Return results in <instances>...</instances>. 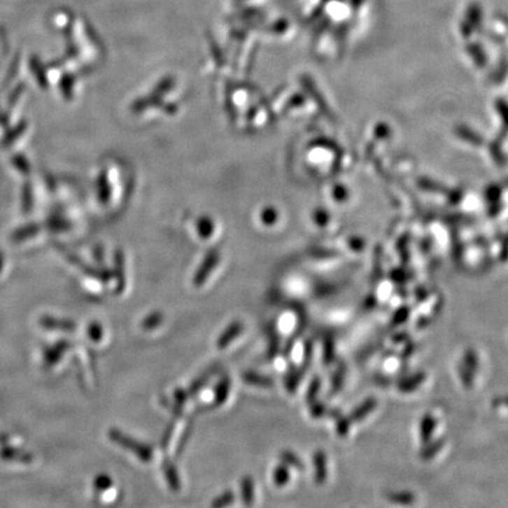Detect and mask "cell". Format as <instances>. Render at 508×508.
Instances as JSON below:
<instances>
[{"label": "cell", "mask_w": 508, "mask_h": 508, "mask_svg": "<svg viewBox=\"0 0 508 508\" xmlns=\"http://www.w3.org/2000/svg\"><path fill=\"white\" fill-rule=\"evenodd\" d=\"M409 316H411V307H409V305L400 306V307L394 312L392 318H390V325L394 326V327L400 326V325H402L404 323L407 321Z\"/></svg>", "instance_id": "obj_21"}, {"label": "cell", "mask_w": 508, "mask_h": 508, "mask_svg": "<svg viewBox=\"0 0 508 508\" xmlns=\"http://www.w3.org/2000/svg\"><path fill=\"white\" fill-rule=\"evenodd\" d=\"M345 374H346V366L341 365L339 366L334 374L332 376V386H331V394L339 393L340 390H343L344 383H345Z\"/></svg>", "instance_id": "obj_16"}, {"label": "cell", "mask_w": 508, "mask_h": 508, "mask_svg": "<svg viewBox=\"0 0 508 508\" xmlns=\"http://www.w3.org/2000/svg\"><path fill=\"white\" fill-rule=\"evenodd\" d=\"M416 343H413L411 340H407V341H406L405 348H404L402 352V359H407V358L411 357V355L416 352Z\"/></svg>", "instance_id": "obj_36"}, {"label": "cell", "mask_w": 508, "mask_h": 508, "mask_svg": "<svg viewBox=\"0 0 508 508\" xmlns=\"http://www.w3.org/2000/svg\"><path fill=\"white\" fill-rule=\"evenodd\" d=\"M425 380H426V373L420 371L400 380L397 387L402 393H412L425 383Z\"/></svg>", "instance_id": "obj_6"}, {"label": "cell", "mask_w": 508, "mask_h": 508, "mask_svg": "<svg viewBox=\"0 0 508 508\" xmlns=\"http://www.w3.org/2000/svg\"><path fill=\"white\" fill-rule=\"evenodd\" d=\"M309 405V413H311V416H313V418H321V416H327L328 409L324 402L314 400L313 402H311Z\"/></svg>", "instance_id": "obj_28"}, {"label": "cell", "mask_w": 508, "mask_h": 508, "mask_svg": "<svg viewBox=\"0 0 508 508\" xmlns=\"http://www.w3.org/2000/svg\"><path fill=\"white\" fill-rule=\"evenodd\" d=\"M89 334L93 341H99L103 337V327L98 323H93L90 325Z\"/></svg>", "instance_id": "obj_32"}, {"label": "cell", "mask_w": 508, "mask_h": 508, "mask_svg": "<svg viewBox=\"0 0 508 508\" xmlns=\"http://www.w3.org/2000/svg\"><path fill=\"white\" fill-rule=\"evenodd\" d=\"M409 338H411V337H409V333H407V332H397V333L392 337V341L395 344L406 343L407 340H409Z\"/></svg>", "instance_id": "obj_37"}, {"label": "cell", "mask_w": 508, "mask_h": 508, "mask_svg": "<svg viewBox=\"0 0 508 508\" xmlns=\"http://www.w3.org/2000/svg\"><path fill=\"white\" fill-rule=\"evenodd\" d=\"M174 400L179 405H184L185 402L190 399L188 398V390H184V388H177V390H174Z\"/></svg>", "instance_id": "obj_33"}, {"label": "cell", "mask_w": 508, "mask_h": 508, "mask_svg": "<svg viewBox=\"0 0 508 508\" xmlns=\"http://www.w3.org/2000/svg\"><path fill=\"white\" fill-rule=\"evenodd\" d=\"M335 420H337V423H335V432H337V435L340 438H345L350 433L352 421H351L348 416H343V414L339 416L338 419Z\"/></svg>", "instance_id": "obj_24"}, {"label": "cell", "mask_w": 508, "mask_h": 508, "mask_svg": "<svg viewBox=\"0 0 508 508\" xmlns=\"http://www.w3.org/2000/svg\"><path fill=\"white\" fill-rule=\"evenodd\" d=\"M463 364L471 369L472 372L477 374L479 371V358L478 354L475 352L472 347L465 351L464 355H463Z\"/></svg>", "instance_id": "obj_20"}, {"label": "cell", "mask_w": 508, "mask_h": 508, "mask_svg": "<svg viewBox=\"0 0 508 508\" xmlns=\"http://www.w3.org/2000/svg\"><path fill=\"white\" fill-rule=\"evenodd\" d=\"M162 470H164L166 481L169 484V486L171 487V490L174 491V492H179L181 488V478H179L177 467L174 466V463L169 460V459H164Z\"/></svg>", "instance_id": "obj_9"}, {"label": "cell", "mask_w": 508, "mask_h": 508, "mask_svg": "<svg viewBox=\"0 0 508 508\" xmlns=\"http://www.w3.org/2000/svg\"><path fill=\"white\" fill-rule=\"evenodd\" d=\"M321 385H323V380H321L320 376H314L313 379L311 380V383H309L307 392H306V402H307V404H311L314 400H317L318 394L321 390Z\"/></svg>", "instance_id": "obj_22"}, {"label": "cell", "mask_w": 508, "mask_h": 508, "mask_svg": "<svg viewBox=\"0 0 508 508\" xmlns=\"http://www.w3.org/2000/svg\"><path fill=\"white\" fill-rule=\"evenodd\" d=\"M280 348V337L276 333V330H273L272 333L269 334V358L276 357V353L279 352Z\"/></svg>", "instance_id": "obj_30"}, {"label": "cell", "mask_w": 508, "mask_h": 508, "mask_svg": "<svg viewBox=\"0 0 508 508\" xmlns=\"http://www.w3.org/2000/svg\"><path fill=\"white\" fill-rule=\"evenodd\" d=\"M387 500L397 505H412L416 501V495L411 492H392L386 495Z\"/></svg>", "instance_id": "obj_17"}, {"label": "cell", "mask_w": 508, "mask_h": 508, "mask_svg": "<svg viewBox=\"0 0 508 508\" xmlns=\"http://www.w3.org/2000/svg\"><path fill=\"white\" fill-rule=\"evenodd\" d=\"M280 460H281V463H284L285 465L295 468L297 471H305V465H304L302 460H300V458L291 451H283L280 453Z\"/></svg>", "instance_id": "obj_14"}, {"label": "cell", "mask_w": 508, "mask_h": 508, "mask_svg": "<svg viewBox=\"0 0 508 508\" xmlns=\"http://www.w3.org/2000/svg\"><path fill=\"white\" fill-rule=\"evenodd\" d=\"M335 360L334 340L326 338L324 340V351H323V361L325 365H331Z\"/></svg>", "instance_id": "obj_25"}, {"label": "cell", "mask_w": 508, "mask_h": 508, "mask_svg": "<svg viewBox=\"0 0 508 508\" xmlns=\"http://www.w3.org/2000/svg\"><path fill=\"white\" fill-rule=\"evenodd\" d=\"M445 438L432 439L430 442L423 444V449H420L419 457L421 460L428 461L433 459L445 446Z\"/></svg>", "instance_id": "obj_10"}, {"label": "cell", "mask_w": 508, "mask_h": 508, "mask_svg": "<svg viewBox=\"0 0 508 508\" xmlns=\"http://www.w3.org/2000/svg\"><path fill=\"white\" fill-rule=\"evenodd\" d=\"M112 484H113L112 479L107 474L98 475L96 480H94V486H96L97 490L101 491V492L108 490L112 486Z\"/></svg>", "instance_id": "obj_31"}, {"label": "cell", "mask_w": 508, "mask_h": 508, "mask_svg": "<svg viewBox=\"0 0 508 508\" xmlns=\"http://www.w3.org/2000/svg\"><path fill=\"white\" fill-rule=\"evenodd\" d=\"M218 369H219L218 366H213V367H211V369H209V371H206V372H204L202 376H198V378H197V379H195V381L190 385L188 390H188V398H193L195 394L199 393L200 390H203L204 387H205V385L210 381L211 378H212V376L218 372Z\"/></svg>", "instance_id": "obj_11"}, {"label": "cell", "mask_w": 508, "mask_h": 508, "mask_svg": "<svg viewBox=\"0 0 508 508\" xmlns=\"http://www.w3.org/2000/svg\"><path fill=\"white\" fill-rule=\"evenodd\" d=\"M437 423H438V421L435 419V416H432L431 413H426L420 420L419 438L423 445L433 439Z\"/></svg>", "instance_id": "obj_5"}, {"label": "cell", "mask_w": 508, "mask_h": 508, "mask_svg": "<svg viewBox=\"0 0 508 508\" xmlns=\"http://www.w3.org/2000/svg\"><path fill=\"white\" fill-rule=\"evenodd\" d=\"M431 318L423 316V317H420L419 319L416 320V327L419 328V330L420 328H425L426 326L431 324Z\"/></svg>", "instance_id": "obj_40"}, {"label": "cell", "mask_w": 508, "mask_h": 508, "mask_svg": "<svg viewBox=\"0 0 508 508\" xmlns=\"http://www.w3.org/2000/svg\"><path fill=\"white\" fill-rule=\"evenodd\" d=\"M397 295H400L402 297H407V291L406 290H404V288H398V292H397Z\"/></svg>", "instance_id": "obj_41"}, {"label": "cell", "mask_w": 508, "mask_h": 508, "mask_svg": "<svg viewBox=\"0 0 508 508\" xmlns=\"http://www.w3.org/2000/svg\"><path fill=\"white\" fill-rule=\"evenodd\" d=\"M162 321H164V314L159 311H155L145 318L141 323V327L144 328L145 331H151V330L158 327L159 325H162Z\"/></svg>", "instance_id": "obj_23"}, {"label": "cell", "mask_w": 508, "mask_h": 508, "mask_svg": "<svg viewBox=\"0 0 508 508\" xmlns=\"http://www.w3.org/2000/svg\"><path fill=\"white\" fill-rule=\"evenodd\" d=\"M501 406L508 407V395L497 397V398H494L492 400V407H494V409H498V407H501Z\"/></svg>", "instance_id": "obj_39"}, {"label": "cell", "mask_w": 508, "mask_h": 508, "mask_svg": "<svg viewBox=\"0 0 508 508\" xmlns=\"http://www.w3.org/2000/svg\"><path fill=\"white\" fill-rule=\"evenodd\" d=\"M218 260H219V254L216 253V252L207 255V258L204 260L203 264L198 269L195 274V278H193V285H195V288H202L205 284V281L210 276L214 266L217 265Z\"/></svg>", "instance_id": "obj_2"}, {"label": "cell", "mask_w": 508, "mask_h": 508, "mask_svg": "<svg viewBox=\"0 0 508 508\" xmlns=\"http://www.w3.org/2000/svg\"><path fill=\"white\" fill-rule=\"evenodd\" d=\"M291 474L288 471V465H285L284 463L278 465L274 471H273V481L276 484V486H285L286 484L290 481Z\"/></svg>", "instance_id": "obj_15"}, {"label": "cell", "mask_w": 508, "mask_h": 508, "mask_svg": "<svg viewBox=\"0 0 508 508\" xmlns=\"http://www.w3.org/2000/svg\"><path fill=\"white\" fill-rule=\"evenodd\" d=\"M378 305V299L376 295H369L364 300V307L366 309H373Z\"/></svg>", "instance_id": "obj_38"}, {"label": "cell", "mask_w": 508, "mask_h": 508, "mask_svg": "<svg viewBox=\"0 0 508 508\" xmlns=\"http://www.w3.org/2000/svg\"><path fill=\"white\" fill-rule=\"evenodd\" d=\"M458 374L460 378L461 383L464 385L465 388L472 390L474 386L475 374L472 372L471 369H467L463 362L458 365Z\"/></svg>", "instance_id": "obj_19"}, {"label": "cell", "mask_w": 508, "mask_h": 508, "mask_svg": "<svg viewBox=\"0 0 508 508\" xmlns=\"http://www.w3.org/2000/svg\"><path fill=\"white\" fill-rule=\"evenodd\" d=\"M178 419L179 418L174 416L172 420H171V423H169V426L166 428L165 432L162 435V440H160V446H162V449H166L169 447V442H171V438H172V435H174V428H176V423H177Z\"/></svg>", "instance_id": "obj_27"}, {"label": "cell", "mask_w": 508, "mask_h": 508, "mask_svg": "<svg viewBox=\"0 0 508 508\" xmlns=\"http://www.w3.org/2000/svg\"><path fill=\"white\" fill-rule=\"evenodd\" d=\"M115 278H117V286H115V295H120L125 290L126 278L125 269H124V258L118 255L117 259V267H115Z\"/></svg>", "instance_id": "obj_18"}, {"label": "cell", "mask_w": 508, "mask_h": 508, "mask_svg": "<svg viewBox=\"0 0 508 508\" xmlns=\"http://www.w3.org/2000/svg\"><path fill=\"white\" fill-rule=\"evenodd\" d=\"M390 279L393 280L394 283H397V284H404V283H406L409 280V276H407L406 273L400 272L398 269H395V271L390 273Z\"/></svg>", "instance_id": "obj_35"}, {"label": "cell", "mask_w": 508, "mask_h": 508, "mask_svg": "<svg viewBox=\"0 0 508 508\" xmlns=\"http://www.w3.org/2000/svg\"><path fill=\"white\" fill-rule=\"evenodd\" d=\"M230 390H231V379L229 376H224L223 379L219 380V383L214 388L213 402L211 404L210 409H216V407L224 405L226 400L229 399Z\"/></svg>", "instance_id": "obj_8"}, {"label": "cell", "mask_w": 508, "mask_h": 508, "mask_svg": "<svg viewBox=\"0 0 508 508\" xmlns=\"http://www.w3.org/2000/svg\"><path fill=\"white\" fill-rule=\"evenodd\" d=\"M244 331V325L240 321H233L227 326L217 340V347L219 350H224L232 343L234 339L238 338Z\"/></svg>", "instance_id": "obj_4"}, {"label": "cell", "mask_w": 508, "mask_h": 508, "mask_svg": "<svg viewBox=\"0 0 508 508\" xmlns=\"http://www.w3.org/2000/svg\"><path fill=\"white\" fill-rule=\"evenodd\" d=\"M314 481L317 485H324L327 480V457L323 449H317L313 453Z\"/></svg>", "instance_id": "obj_3"}, {"label": "cell", "mask_w": 508, "mask_h": 508, "mask_svg": "<svg viewBox=\"0 0 508 508\" xmlns=\"http://www.w3.org/2000/svg\"><path fill=\"white\" fill-rule=\"evenodd\" d=\"M108 438L122 449L132 452L136 457L139 458L140 460H143L144 463H150L153 459V449L151 446L136 442V439L131 438L117 428H111L108 431Z\"/></svg>", "instance_id": "obj_1"}, {"label": "cell", "mask_w": 508, "mask_h": 508, "mask_svg": "<svg viewBox=\"0 0 508 508\" xmlns=\"http://www.w3.org/2000/svg\"><path fill=\"white\" fill-rule=\"evenodd\" d=\"M192 428H193V423H188V426L185 428L184 433L181 435V439H179V444H178L177 452H176V457H181L183 451L185 449V446L188 444V439L192 435Z\"/></svg>", "instance_id": "obj_29"}, {"label": "cell", "mask_w": 508, "mask_h": 508, "mask_svg": "<svg viewBox=\"0 0 508 508\" xmlns=\"http://www.w3.org/2000/svg\"><path fill=\"white\" fill-rule=\"evenodd\" d=\"M240 493L244 505L252 506L254 501V480L251 475H245L240 483Z\"/></svg>", "instance_id": "obj_12"}, {"label": "cell", "mask_w": 508, "mask_h": 508, "mask_svg": "<svg viewBox=\"0 0 508 508\" xmlns=\"http://www.w3.org/2000/svg\"><path fill=\"white\" fill-rule=\"evenodd\" d=\"M428 297H430V292L426 288H423V286H419V288H416L414 298H416V302H419V304L420 302H426Z\"/></svg>", "instance_id": "obj_34"}, {"label": "cell", "mask_w": 508, "mask_h": 508, "mask_svg": "<svg viewBox=\"0 0 508 508\" xmlns=\"http://www.w3.org/2000/svg\"><path fill=\"white\" fill-rule=\"evenodd\" d=\"M376 406H378V402H376V398H372V397L367 398L348 414V418H350L352 423H359L361 420H364L366 416H369L376 409Z\"/></svg>", "instance_id": "obj_7"}, {"label": "cell", "mask_w": 508, "mask_h": 508, "mask_svg": "<svg viewBox=\"0 0 508 508\" xmlns=\"http://www.w3.org/2000/svg\"><path fill=\"white\" fill-rule=\"evenodd\" d=\"M244 381L250 385L259 387H272L274 385V380L267 376H262L259 373L246 372L243 374Z\"/></svg>", "instance_id": "obj_13"}, {"label": "cell", "mask_w": 508, "mask_h": 508, "mask_svg": "<svg viewBox=\"0 0 508 508\" xmlns=\"http://www.w3.org/2000/svg\"><path fill=\"white\" fill-rule=\"evenodd\" d=\"M233 501H234V493H233L232 491H226L224 493L220 494L219 497L216 498L212 501L211 506L214 508L226 507V506L232 504Z\"/></svg>", "instance_id": "obj_26"}]
</instances>
